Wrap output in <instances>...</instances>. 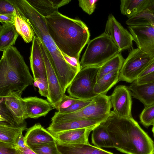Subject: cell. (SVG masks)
<instances>
[{"instance_id": "8d00e7d4", "label": "cell", "mask_w": 154, "mask_h": 154, "mask_svg": "<svg viewBox=\"0 0 154 154\" xmlns=\"http://www.w3.org/2000/svg\"><path fill=\"white\" fill-rule=\"evenodd\" d=\"M15 10L10 0H0V14L13 13Z\"/></svg>"}, {"instance_id": "7c38bea8", "label": "cell", "mask_w": 154, "mask_h": 154, "mask_svg": "<svg viewBox=\"0 0 154 154\" xmlns=\"http://www.w3.org/2000/svg\"><path fill=\"white\" fill-rule=\"evenodd\" d=\"M22 93L17 91L10 92L2 99L5 105L10 112L17 125L26 127L25 120L27 119V109Z\"/></svg>"}, {"instance_id": "4dcf8cb0", "label": "cell", "mask_w": 154, "mask_h": 154, "mask_svg": "<svg viewBox=\"0 0 154 154\" xmlns=\"http://www.w3.org/2000/svg\"><path fill=\"white\" fill-rule=\"evenodd\" d=\"M140 119L141 123L146 127L153 125L154 104L145 106L140 114Z\"/></svg>"}, {"instance_id": "8fae6325", "label": "cell", "mask_w": 154, "mask_h": 154, "mask_svg": "<svg viewBox=\"0 0 154 154\" xmlns=\"http://www.w3.org/2000/svg\"><path fill=\"white\" fill-rule=\"evenodd\" d=\"M131 96L128 87L119 85L115 87L109 97L113 111L116 114L124 118L132 117Z\"/></svg>"}, {"instance_id": "1f68e13d", "label": "cell", "mask_w": 154, "mask_h": 154, "mask_svg": "<svg viewBox=\"0 0 154 154\" xmlns=\"http://www.w3.org/2000/svg\"><path fill=\"white\" fill-rule=\"evenodd\" d=\"M0 111V122H5L11 125L20 127L17 125L11 114L6 107L3 101L1 98Z\"/></svg>"}, {"instance_id": "4316f807", "label": "cell", "mask_w": 154, "mask_h": 154, "mask_svg": "<svg viewBox=\"0 0 154 154\" xmlns=\"http://www.w3.org/2000/svg\"><path fill=\"white\" fill-rule=\"evenodd\" d=\"M120 71L113 72L105 75L97 80L94 88L95 94L106 95L107 92L119 81Z\"/></svg>"}, {"instance_id": "30bf717a", "label": "cell", "mask_w": 154, "mask_h": 154, "mask_svg": "<svg viewBox=\"0 0 154 154\" xmlns=\"http://www.w3.org/2000/svg\"><path fill=\"white\" fill-rule=\"evenodd\" d=\"M104 33L110 38L121 52L131 50L133 48L134 39L132 35L112 14H110L108 17Z\"/></svg>"}, {"instance_id": "7dc6e473", "label": "cell", "mask_w": 154, "mask_h": 154, "mask_svg": "<svg viewBox=\"0 0 154 154\" xmlns=\"http://www.w3.org/2000/svg\"><path fill=\"white\" fill-rule=\"evenodd\" d=\"M151 26H152L154 27V23H152L151 24Z\"/></svg>"}, {"instance_id": "f6af8a7d", "label": "cell", "mask_w": 154, "mask_h": 154, "mask_svg": "<svg viewBox=\"0 0 154 154\" xmlns=\"http://www.w3.org/2000/svg\"><path fill=\"white\" fill-rule=\"evenodd\" d=\"M147 9L154 14V0L150 6Z\"/></svg>"}, {"instance_id": "277c9868", "label": "cell", "mask_w": 154, "mask_h": 154, "mask_svg": "<svg viewBox=\"0 0 154 154\" xmlns=\"http://www.w3.org/2000/svg\"><path fill=\"white\" fill-rule=\"evenodd\" d=\"M33 81L23 57L15 47L11 46L3 52L0 61V98L11 91L22 93Z\"/></svg>"}, {"instance_id": "bcb514c9", "label": "cell", "mask_w": 154, "mask_h": 154, "mask_svg": "<svg viewBox=\"0 0 154 154\" xmlns=\"http://www.w3.org/2000/svg\"><path fill=\"white\" fill-rule=\"evenodd\" d=\"M152 125H153V127H152V132L153 134V136L154 137V123Z\"/></svg>"}, {"instance_id": "d6986e66", "label": "cell", "mask_w": 154, "mask_h": 154, "mask_svg": "<svg viewBox=\"0 0 154 154\" xmlns=\"http://www.w3.org/2000/svg\"><path fill=\"white\" fill-rule=\"evenodd\" d=\"M128 27L138 48L154 42V30L151 24L134 25Z\"/></svg>"}, {"instance_id": "603a6c76", "label": "cell", "mask_w": 154, "mask_h": 154, "mask_svg": "<svg viewBox=\"0 0 154 154\" xmlns=\"http://www.w3.org/2000/svg\"><path fill=\"white\" fill-rule=\"evenodd\" d=\"M153 0H122L120 9L122 14L128 18L147 8Z\"/></svg>"}, {"instance_id": "836d02e7", "label": "cell", "mask_w": 154, "mask_h": 154, "mask_svg": "<svg viewBox=\"0 0 154 154\" xmlns=\"http://www.w3.org/2000/svg\"><path fill=\"white\" fill-rule=\"evenodd\" d=\"M91 100L79 99L68 108L59 112L63 113H69L76 112L88 105Z\"/></svg>"}, {"instance_id": "8992f818", "label": "cell", "mask_w": 154, "mask_h": 154, "mask_svg": "<svg viewBox=\"0 0 154 154\" xmlns=\"http://www.w3.org/2000/svg\"><path fill=\"white\" fill-rule=\"evenodd\" d=\"M112 107L109 96L100 94L93 99L88 105L78 111L69 113L55 112L51 118V122L76 120H105L111 111Z\"/></svg>"}, {"instance_id": "4fadbf2b", "label": "cell", "mask_w": 154, "mask_h": 154, "mask_svg": "<svg viewBox=\"0 0 154 154\" xmlns=\"http://www.w3.org/2000/svg\"><path fill=\"white\" fill-rule=\"evenodd\" d=\"M29 60L34 81L38 79L46 78V69L41 50L40 40L35 35L32 41Z\"/></svg>"}, {"instance_id": "5bb4252c", "label": "cell", "mask_w": 154, "mask_h": 154, "mask_svg": "<svg viewBox=\"0 0 154 154\" xmlns=\"http://www.w3.org/2000/svg\"><path fill=\"white\" fill-rule=\"evenodd\" d=\"M104 120L103 119L76 120L51 122L47 130L54 136L58 133L66 131L95 128Z\"/></svg>"}, {"instance_id": "d4e9b609", "label": "cell", "mask_w": 154, "mask_h": 154, "mask_svg": "<svg viewBox=\"0 0 154 154\" xmlns=\"http://www.w3.org/2000/svg\"><path fill=\"white\" fill-rule=\"evenodd\" d=\"M14 24H3L0 26V51L3 52L15 44L18 36Z\"/></svg>"}, {"instance_id": "ab89813d", "label": "cell", "mask_w": 154, "mask_h": 154, "mask_svg": "<svg viewBox=\"0 0 154 154\" xmlns=\"http://www.w3.org/2000/svg\"><path fill=\"white\" fill-rule=\"evenodd\" d=\"M154 81V72L143 77L137 79L134 82L138 85H141Z\"/></svg>"}, {"instance_id": "b9f144b4", "label": "cell", "mask_w": 154, "mask_h": 154, "mask_svg": "<svg viewBox=\"0 0 154 154\" xmlns=\"http://www.w3.org/2000/svg\"><path fill=\"white\" fill-rule=\"evenodd\" d=\"M153 72H154V58L140 74L138 78L144 76Z\"/></svg>"}, {"instance_id": "484cf974", "label": "cell", "mask_w": 154, "mask_h": 154, "mask_svg": "<svg viewBox=\"0 0 154 154\" xmlns=\"http://www.w3.org/2000/svg\"><path fill=\"white\" fill-rule=\"evenodd\" d=\"M92 132L91 142L94 146L100 148H114L109 134L101 123L96 127Z\"/></svg>"}, {"instance_id": "7a4b0ae2", "label": "cell", "mask_w": 154, "mask_h": 154, "mask_svg": "<svg viewBox=\"0 0 154 154\" xmlns=\"http://www.w3.org/2000/svg\"><path fill=\"white\" fill-rule=\"evenodd\" d=\"M45 18L49 33L58 49L79 62L82 51L90 41V33L86 24L58 11Z\"/></svg>"}, {"instance_id": "74e56055", "label": "cell", "mask_w": 154, "mask_h": 154, "mask_svg": "<svg viewBox=\"0 0 154 154\" xmlns=\"http://www.w3.org/2000/svg\"><path fill=\"white\" fill-rule=\"evenodd\" d=\"M0 154H17L16 147L0 142Z\"/></svg>"}, {"instance_id": "60d3db41", "label": "cell", "mask_w": 154, "mask_h": 154, "mask_svg": "<svg viewBox=\"0 0 154 154\" xmlns=\"http://www.w3.org/2000/svg\"><path fill=\"white\" fill-rule=\"evenodd\" d=\"M61 52L63 57L66 62L78 72H79L81 69L80 62H78L74 58L68 56L62 51Z\"/></svg>"}, {"instance_id": "7bdbcfd3", "label": "cell", "mask_w": 154, "mask_h": 154, "mask_svg": "<svg viewBox=\"0 0 154 154\" xmlns=\"http://www.w3.org/2000/svg\"><path fill=\"white\" fill-rule=\"evenodd\" d=\"M16 149L17 154H37L27 146L24 148L16 147Z\"/></svg>"}, {"instance_id": "ac0fdd59", "label": "cell", "mask_w": 154, "mask_h": 154, "mask_svg": "<svg viewBox=\"0 0 154 154\" xmlns=\"http://www.w3.org/2000/svg\"><path fill=\"white\" fill-rule=\"evenodd\" d=\"M57 141L58 149L62 154H114L90 144H68Z\"/></svg>"}, {"instance_id": "f546056e", "label": "cell", "mask_w": 154, "mask_h": 154, "mask_svg": "<svg viewBox=\"0 0 154 154\" xmlns=\"http://www.w3.org/2000/svg\"><path fill=\"white\" fill-rule=\"evenodd\" d=\"M29 147L37 154H62L58 149L57 141Z\"/></svg>"}, {"instance_id": "52a82bcc", "label": "cell", "mask_w": 154, "mask_h": 154, "mask_svg": "<svg viewBox=\"0 0 154 154\" xmlns=\"http://www.w3.org/2000/svg\"><path fill=\"white\" fill-rule=\"evenodd\" d=\"M100 68L91 66L81 69L67 89L69 96L79 99L92 100L98 95L94 89Z\"/></svg>"}, {"instance_id": "2e32d148", "label": "cell", "mask_w": 154, "mask_h": 154, "mask_svg": "<svg viewBox=\"0 0 154 154\" xmlns=\"http://www.w3.org/2000/svg\"><path fill=\"white\" fill-rule=\"evenodd\" d=\"M23 99L27 107V118L37 119L45 116L55 109L54 106L48 100L36 97H29Z\"/></svg>"}, {"instance_id": "44dd1931", "label": "cell", "mask_w": 154, "mask_h": 154, "mask_svg": "<svg viewBox=\"0 0 154 154\" xmlns=\"http://www.w3.org/2000/svg\"><path fill=\"white\" fill-rule=\"evenodd\" d=\"M38 12L45 17L59 8L69 3L70 0H26Z\"/></svg>"}, {"instance_id": "ffe728a7", "label": "cell", "mask_w": 154, "mask_h": 154, "mask_svg": "<svg viewBox=\"0 0 154 154\" xmlns=\"http://www.w3.org/2000/svg\"><path fill=\"white\" fill-rule=\"evenodd\" d=\"M128 87L131 96L140 101L145 106L154 104V81L141 85L133 82Z\"/></svg>"}, {"instance_id": "9c48e42d", "label": "cell", "mask_w": 154, "mask_h": 154, "mask_svg": "<svg viewBox=\"0 0 154 154\" xmlns=\"http://www.w3.org/2000/svg\"><path fill=\"white\" fill-rule=\"evenodd\" d=\"M39 38L46 67V78L48 86L49 94L47 99L54 106L55 109L65 93L55 72L50 54L42 41Z\"/></svg>"}, {"instance_id": "ee69618b", "label": "cell", "mask_w": 154, "mask_h": 154, "mask_svg": "<svg viewBox=\"0 0 154 154\" xmlns=\"http://www.w3.org/2000/svg\"><path fill=\"white\" fill-rule=\"evenodd\" d=\"M16 147L24 148L27 146L25 141L24 137L22 132L17 138L16 141Z\"/></svg>"}, {"instance_id": "ba28073f", "label": "cell", "mask_w": 154, "mask_h": 154, "mask_svg": "<svg viewBox=\"0 0 154 154\" xmlns=\"http://www.w3.org/2000/svg\"><path fill=\"white\" fill-rule=\"evenodd\" d=\"M154 58L139 48H132L120 71L119 81L134 82Z\"/></svg>"}, {"instance_id": "3957f363", "label": "cell", "mask_w": 154, "mask_h": 154, "mask_svg": "<svg viewBox=\"0 0 154 154\" xmlns=\"http://www.w3.org/2000/svg\"><path fill=\"white\" fill-rule=\"evenodd\" d=\"M11 2L27 18L36 36L41 40L48 51L55 72L65 93L79 72L64 59L49 33L45 17L26 0H12Z\"/></svg>"}, {"instance_id": "f35d334b", "label": "cell", "mask_w": 154, "mask_h": 154, "mask_svg": "<svg viewBox=\"0 0 154 154\" xmlns=\"http://www.w3.org/2000/svg\"><path fill=\"white\" fill-rule=\"evenodd\" d=\"M0 22L2 24L4 23L14 24V11L12 13L0 14Z\"/></svg>"}, {"instance_id": "83f0119b", "label": "cell", "mask_w": 154, "mask_h": 154, "mask_svg": "<svg viewBox=\"0 0 154 154\" xmlns=\"http://www.w3.org/2000/svg\"><path fill=\"white\" fill-rule=\"evenodd\" d=\"M125 60L120 53L107 61L100 66L97 80L109 73L117 71H120Z\"/></svg>"}, {"instance_id": "d6a6232c", "label": "cell", "mask_w": 154, "mask_h": 154, "mask_svg": "<svg viewBox=\"0 0 154 154\" xmlns=\"http://www.w3.org/2000/svg\"><path fill=\"white\" fill-rule=\"evenodd\" d=\"M78 100L70 96H67L65 94L55 109L57 110L58 112H61L71 106Z\"/></svg>"}, {"instance_id": "5b68a950", "label": "cell", "mask_w": 154, "mask_h": 154, "mask_svg": "<svg viewBox=\"0 0 154 154\" xmlns=\"http://www.w3.org/2000/svg\"><path fill=\"white\" fill-rule=\"evenodd\" d=\"M80 62L81 68L101 66L121 52L112 40L104 33L90 40Z\"/></svg>"}, {"instance_id": "7402d4cb", "label": "cell", "mask_w": 154, "mask_h": 154, "mask_svg": "<svg viewBox=\"0 0 154 154\" xmlns=\"http://www.w3.org/2000/svg\"><path fill=\"white\" fill-rule=\"evenodd\" d=\"M14 7V25L17 32L26 43L32 42L35 36L32 28L25 16Z\"/></svg>"}, {"instance_id": "6da1fadb", "label": "cell", "mask_w": 154, "mask_h": 154, "mask_svg": "<svg viewBox=\"0 0 154 154\" xmlns=\"http://www.w3.org/2000/svg\"><path fill=\"white\" fill-rule=\"evenodd\" d=\"M101 124L117 150L126 154H154L153 141L133 117H122L112 111Z\"/></svg>"}, {"instance_id": "e575fe53", "label": "cell", "mask_w": 154, "mask_h": 154, "mask_svg": "<svg viewBox=\"0 0 154 154\" xmlns=\"http://www.w3.org/2000/svg\"><path fill=\"white\" fill-rule=\"evenodd\" d=\"M79 5L85 12L91 15L94 11L97 0H78Z\"/></svg>"}, {"instance_id": "9a60e30c", "label": "cell", "mask_w": 154, "mask_h": 154, "mask_svg": "<svg viewBox=\"0 0 154 154\" xmlns=\"http://www.w3.org/2000/svg\"><path fill=\"white\" fill-rule=\"evenodd\" d=\"M24 138L29 147L57 141L56 138L39 123L27 129Z\"/></svg>"}, {"instance_id": "f1b7e54d", "label": "cell", "mask_w": 154, "mask_h": 154, "mask_svg": "<svg viewBox=\"0 0 154 154\" xmlns=\"http://www.w3.org/2000/svg\"><path fill=\"white\" fill-rule=\"evenodd\" d=\"M154 23V14L147 8L129 18L126 23L128 26L150 24Z\"/></svg>"}, {"instance_id": "e0dca14e", "label": "cell", "mask_w": 154, "mask_h": 154, "mask_svg": "<svg viewBox=\"0 0 154 154\" xmlns=\"http://www.w3.org/2000/svg\"><path fill=\"white\" fill-rule=\"evenodd\" d=\"M95 128L66 131L58 133L54 136L57 141L64 143L89 144V136Z\"/></svg>"}, {"instance_id": "d590c367", "label": "cell", "mask_w": 154, "mask_h": 154, "mask_svg": "<svg viewBox=\"0 0 154 154\" xmlns=\"http://www.w3.org/2000/svg\"><path fill=\"white\" fill-rule=\"evenodd\" d=\"M38 89V92L41 96L46 97L49 94L47 78L39 79L34 81Z\"/></svg>"}, {"instance_id": "cb8c5ba5", "label": "cell", "mask_w": 154, "mask_h": 154, "mask_svg": "<svg viewBox=\"0 0 154 154\" xmlns=\"http://www.w3.org/2000/svg\"><path fill=\"white\" fill-rule=\"evenodd\" d=\"M26 129V127L11 125L0 122V142L16 147V140L20 134Z\"/></svg>"}]
</instances>
